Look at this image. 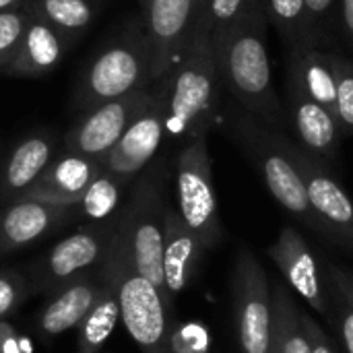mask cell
Wrapping results in <instances>:
<instances>
[{"label": "cell", "mask_w": 353, "mask_h": 353, "mask_svg": "<svg viewBox=\"0 0 353 353\" xmlns=\"http://www.w3.org/2000/svg\"><path fill=\"white\" fill-rule=\"evenodd\" d=\"M101 290V275L99 267L95 273H85L62 290L52 294V300L39 314L37 329L46 339H54L70 329H77L87 312L93 308Z\"/></svg>", "instance_id": "20"}, {"label": "cell", "mask_w": 353, "mask_h": 353, "mask_svg": "<svg viewBox=\"0 0 353 353\" xmlns=\"http://www.w3.org/2000/svg\"><path fill=\"white\" fill-rule=\"evenodd\" d=\"M269 353H283V352H281V347H279V345L275 343V339H273V345H271V350H269Z\"/></svg>", "instance_id": "38"}, {"label": "cell", "mask_w": 353, "mask_h": 353, "mask_svg": "<svg viewBox=\"0 0 353 353\" xmlns=\"http://www.w3.org/2000/svg\"><path fill=\"white\" fill-rule=\"evenodd\" d=\"M337 77V54H329L319 48L290 50L288 81L331 112L335 110Z\"/></svg>", "instance_id": "22"}, {"label": "cell", "mask_w": 353, "mask_h": 353, "mask_svg": "<svg viewBox=\"0 0 353 353\" xmlns=\"http://www.w3.org/2000/svg\"><path fill=\"white\" fill-rule=\"evenodd\" d=\"M228 130L230 137L256 165L273 199L302 225L323 236L321 225L312 213L300 170L288 151V137L263 124L248 112L232 114Z\"/></svg>", "instance_id": "4"}, {"label": "cell", "mask_w": 353, "mask_h": 353, "mask_svg": "<svg viewBox=\"0 0 353 353\" xmlns=\"http://www.w3.org/2000/svg\"><path fill=\"white\" fill-rule=\"evenodd\" d=\"M56 134L37 132L19 141L0 168V203L21 199L41 172L50 165L56 153Z\"/></svg>", "instance_id": "19"}, {"label": "cell", "mask_w": 353, "mask_h": 353, "mask_svg": "<svg viewBox=\"0 0 353 353\" xmlns=\"http://www.w3.org/2000/svg\"><path fill=\"white\" fill-rule=\"evenodd\" d=\"M165 182L168 170L163 161L149 163V170L145 168L132 180V190L116 215V234L122 240L134 269L168 300H172L163 281V219L168 205Z\"/></svg>", "instance_id": "3"}, {"label": "cell", "mask_w": 353, "mask_h": 353, "mask_svg": "<svg viewBox=\"0 0 353 353\" xmlns=\"http://www.w3.org/2000/svg\"><path fill=\"white\" fill-rule=\"evenodd\" d=\"M161 83L165 87V137L188 141L207 134L217 116L221 79L211 31L199 17L182 60Z\"/></svg>", "instance_id": "2"}, {"label": "cell", "mask_w": 353, "mask_h": 353, "mask_svg": "<svg viewBox=\"0 0 353 353\" xmlns=\"http://www.w3.org/2000/svg\"><path fill=\"white\" fill-rule=\"evenodd\" d=\"M288 151L292 153L300 176L306 186V194L312 213L321 225L323 238L331 240L339 248L353 254V201L345 188L337 182L325 159L310 153L300 143L288 137Z\"/></svg>", "instance_id": "9"}, {"label": "cell", "mask_w": 353, "mask_h": 353, "mask_svg": "<svg viewBox=\"0 0 353 353\" xmlns=\"http://www.w3.org/2000/svg\"><path fill=\"white\" fill-rule=\"evenodd\" d=\"M0 353H2V350H0Z\"/></svg>", "instance_id": "39"}, {"label": "cell", "mask_w": 353, "mask_h": 353, "mask_svg": "<svg viewBox=\"0 0 353 353\" xmlns=\"http://www.w3.org/2000/svg\"><path fill=\"white\" fill-rule=\"evenodd\" d=\"M300 319H302V327H304V333H306V339H308V345H310V352L312 353H335L329 337L325 335L323 327L306 312L300 308Z\"/></svg>", "instance_id": "33"}, {"label": "cell", "mask_w": 353, "mask_h": 353, "mask_svg": "<svg viewBox=\"0 0 353 353\" xmlns=\"http://www.w3.org/2000/svg\"><path fill=\"white\" fill-rule=\"evenodd\" d=\"M74 213L77 207L52 205L35 199L6 203L0 211V256L41 240Z\"/></svg>", "instance_id": "15"}, {"label": "cell", "mask_w": 353, "mask_h": 353, "mask_svg": "<svg viewBox=\"0 0 353 353\" xmlns=\"http://www.w3.org/2000/svg\"><path fill=\"white\" fill-rule=\"evenodd\" d=\"M27 292V283L21 275L0 271V321H4L23 304Z\"/></svg>", "instance_id": "31"}, {"label": "cell", "mask_w": 353, "mask_h": 353, "mask_svg": "<svg viewBox=\"0 0 353 353\" xmlns=\"http://www.w3.org/2000/svg\"><path fill=\"white\" fill-rule=\"evenodd\" d=\"M265 31L267 17L263 12L211 39L221 87L234 95L244 112L283 132L288 116L273 85Z\"/></svg>", "instance_id": "1"}, {"label": "cell", "mask_w": 353, "mask_h": 353, "mask_svg": "<svg viewBox=\"0 0 353 353\" xmlns=\"http://www.w3.org/2000/svg\"><path fill=\"white\" fill-rule=\"evenodd\" d=\"M337 97H335V116L343 132L353 134V62L337 56Z\"/></svg>", "instance_id": "30"}, {"label": "cell", "mask_w": 353, "mask_h": 353, "mask_svg": "<svg viewBox=\"0 0 353 353\" xmlns=\"http://www.w3.org/2000/svg\"><path fill=\"white\" fill-rule=\"evenodd\" d=\"M151 85V48L143 23H137L110 39L91 58L77 83L74 105L87 112Z\"/></svg>", "instance_id": "6"}, {"label": "cell", "mask_w": 353, "mask_h": 353, "mask_svg": "<svg viewBox=\"0 0 353 353\" xmlns=\"http://www.w3.org/2000/svg\"><path fill=\"white\" fill-rule=\"evenodd\" d=\"M103 161L64 151L60 157H54L33 186L21 199H35L52 205L74 207L83 199L89 184L101 172ZM17 201V199H14Z\"/></svg>", "instance_id": "16"}, {"label": "cell", "mask_w": 353, "mask_h": 353, "mask_svg": "<svg viewBox=\"0 0 353 353\" xmlns=\"http://www.w3.org/2000/svg\"><path fill=\"white\" fill-rule=\"evenodd\" d=\"M68 46V37L62 35L56 27L43 19L29 14L25 33L19 41V48L12 60L6 66L8 74L17 77H41L52 72Z\"/></svg>", "instance_id": "21"}, {"label": "cell", "mask_w": 353, "mask_h": 353, "mask_svg": "<svg viewBox=\"0 0 353 353\" xmlns=\"http://www.w3.org/2000/svg\"><path fill=\"white\" fill-rule=\"evenodd\" d=\"M149 97L151 87L139 89L124 97L81 112V118L70 126L64 137V151L81 153L103 161L126 130V126L147 105Z\"/></svg>", "instance_id": "14"}, {"label": "cell", "mask_w": 353, "mask_h": 353, "mask_svg": "<svg viewBox=\"0 0 353 353\" xmlns=\"http://www.w3.org/2000/svg\"><path fill=\"white\" fill-rule=\"evenodd\" d=\"M105 259L116 277V292L120 302V323L141 353H172V312L174 302L168 300L147 277H143L122 240L114 232Z\"/></svg>", "instance_id": "5"}, {"label": "cell", "mask_w": 353, "mask_h": 353, "mask_svg": "<svg viewBox=\"0 0 353 353\" xmlns=\"http://www.w3.org/2000/svg\"><path fill=\"white\" fill-rule=\"evenodd\" d=\"M143 29L151 48L153 83L170 74L182 60L199 17V0H139Z\"/></svg>", "instance_id": "11"}, {"label": "cell", "mask_w": 353, "mask_h": 353, "mask_svg": "<svg viewBox=\"0 0 353 353\" xmlns=\"http://www.w3.org/2000/svg\"><path fill=\"white\" fill-rule=\"evenodd\" d=\"M337 2H339V17H341L343 31L353 46V0H337Z\"/></svg>", "instance_id": "36"}, {"label": "cell", "mask_w": 353, "mask_h": 353, "mask_svg": "<svg viewBox=\"0 0 353 353\" xmlns=\"http://www.w3.org/2000/svg\"><path fill=\"white\" fill-rule=\"evenodd\" d=\"M99 275H101L99 296L93 308L83 319V323L77 327L79 329L77 353H99V350L112 337L114 329L120 325V302H118V292H116V277L105 256L99 265Z\"/></svg>", "instance_id": "23"}, {"label": "cell", "mask_w": 353, "mask_h": 353, "mask_svg": "<svg viewBox=\"0 0 353 353\" xmlns=\"http://www.w3.org/2000/svg\"><path fill=\"white\" fill-rule=\"evenodd\" d=\"M263 12V0H199V21L207 25L211 37Z\"/></svg>", "instance_id": "28"}, {"label": "cell", "mask_w": 353, "mask_h": 353, "mask_svg": "<svg viewBox=\"0 0 353 353\" xmlns=\"http://www.w3.org/2000/svg\"><path fill=\"white\" fill-rule=\"evenodd\" d=\"M273 302V339L283 353H312L302 319L300 306L294 300V292L281 281H271Z\"/></svg>", "instance_id": "24"}, {"label": "cell", "mask_w": 353, "mask_h": 353, "mask_svg": "<svg viewBox=\"0 0 353 353\" xmlns=\"http://www.w3.org/2000/svg\"><path fill=\"white\" fill-rule=\"evenodd\" d=\"M165 139V87L161 81L151 85L147 105L126 126L114 149L103 159V170L132 184V180L153 161Z\"/></svg>", "instance_id": "12"}, {"label": "cell", "mask_w": 353, "mask_h": 353, "mask_svg": "<svg viewBox=\"0 0 353 353\" xmlns=\"http://www.w3.org/2000/svg\"><path fill=\"white\" fill-rule=\"evenodd\" d=\"M116 232V215L105 221H95L58 242L35 267V288L43 294H56L72 279L99 267L112 236Z\"/></svg>", "instance_id": "10"}, {"label": "cell", "mask_w": 353, "mask_h": 353, "mask_svg": "<svg viewBox=\"0 0 353 353\" xmlns=\"http://www.w3.org/2000/svg\"><path fill=\"white\" fill-rule=\"evenodd\" d=\"M31 14L56 27L62 35H83L97 17V0H25Z\"/></svg>", "instance_id": "25"}, {"label": "cell", "mask_w": 353, "mask_h": 353, "mask_svg": "<svg viewBox=\"0 0 353 353\" xmlns=\"http://www.w3.org/2000/svg\"><path fill=\"white\" fill-rule=\"evenodd\" d=\"M128 186L130 184H126L124 180L116 178L114 174L101 168V172L85 190L79 205H74L77 213L91 223L112 219L114 215H118L122 207V194Z\"/></svg>", "instance_id": "27"}, {"label": "cell", "mask_w": 353, "mask_h": 353, "mask_svg": "<svg viewBox=\"0 0 353 353\" xmlns=\"http://www.w3.org/2000/svg\"><path fill=\"white\" fill-rule=\"evenodd\" d=\"M288 288L302 298L316 314L331 321L333 302L325 267L319 263L306 238L292 225L281 228L277 240L267 250Z\"/></svg>", "instance_id": "13"}, {"label": "cell", "mask_w": 353, "mask_h": 353, "mask_svg": "<svg viewBox=\"0 0 353 353\" xmlns=\"http://www.w3.org/2000/svg\"><path fill=\"white\" fill-rule=\"evenodd\" d=\"M265 17L275 25L292 50L316 48V35L310 25L306 0H263Z\"/></svg>", "instance_id": "26"}, {"label": "cell", "mask_w": 353, "mask_h": 353, "mask_svg": "<svg viewBox=\"0 0 353 353\" xmlns=\"http://www.w3.org/2000/svg\"><path fill=\"white\" fill-rule=\"evenodd\" d=\"M19 6H25V0H0V12L10 10V8H19Z\"/></svg>", "instance_id": "37"}, {"label": "cell", "mask_w": 353, "mask_h": 353, "mask_svg": "<svg viewBox=\"0 0 353 353\" xmlns=\"http://www.w3.org/2000/svg\"><path fill=\"white\" fill-rule=\"evenodd\" d=\"M331 302H333L331 323L339 329V335H341L345 352L353 353V310L335 290H331Z\"/></svg>", "instance_id": "32"}, {"label": "cell", "mask_w": 353, "mask_h": 353, "mask_svg": "<svg viewBox=\"0 0 353 353\" xmlns=\"http://www.w3.org/2000/svg\"><path fill=\"white\" fill-rule=\"evenodd\" d=\"M29 8L19 6L10 10L0 12V68L6 70L8 62L12 60L19 41L25 33L27 21H29Z\"/></svg>", "instance_id": "29"}, {"label": "cell", "mask_w": 353, "mask_h": 353, "mask_svg": "<svg viewBox=\"0 0 353 353\" xmlns=\"http://www.w3.org/2000/svg\"><path fill=\"white\" fill-rule=\"evenodd\" d=\"M288 118L292 120L300 145L306 147L310 153L319 155L325 161H335L339 155L343 128L337 116L306 95L302 89L288 81Z\"/></svg>", "instance_id": "17"}, {"label": "cell", "mask_w": 353, "mask_h": 353, "mask_svg": "<svg viewBox=\"0 0 353 353\" xmlns=\"http://www.w3.org/2000/svg\"><path fill=\"white\" fill-rule=\"evenodd\" d=\"M306 4H308V12H310L312 31H314V35L319 39L323 27L327 25V21L333 14V8H335L337 0H306Z\"/></svg>", "instance_id": "35"}, {"label": "cell", "mask_w": 353, "mask_h": 353, "mask_svg": "<svg viewBox=\"0 0 353 353\" xmlns=\"http://www.w3.org/2000/svg\"><path fill=\"white\" fill-rule=\"evenodd\" d=\"M327 279L331 290H335L353 310V273L350 269L337 267V265H327Z\"/></svg>", "instance_id": "34"}, {"label": "cell", "mask_w": 353, "mask_h": 353, "mask_svg": "<svg viewBox=\"0 0 353 353\" xmlns=\"http://www.w3.org/2000/svg\"><path fill=\"white\" fill-rule=\"evenodd\" d=\"M176 201L184 223L196 234L207 250L223 240V225L213 184V168L207 134L184 141L176 157Z\"/></svg>", "instance_id": "7"}, {"label": "cell", "mask_w": 353, "mask_h": 353, "mask_svg": "<svg viewBox=\"0 0 353 353\" xmlns=\"http://www.w3.org/2000/svg\"><path fill=\"white\" fill-rule=\"evenodd\" d=\"M232 302L240 353H269L273 345L271 279L261 261L246 246L236 254Z\"/></svg>", "instance_id": "8"}, {"label": "cell", "mask_w": 353, "mask_h": 353, "mask_svg": "<svg viewBox=\"0 0 353 353\" xmlns=\"http://www.w3.org/2000/svg\"><path fill=\"white\" fill-rule=\"evenodd\" d=\"M205 252L207 248L184 223L178 209L168 203L163 219V281L172 300L190 285Z\"/></svg>", "instance_id": "18"}]
</instances>
